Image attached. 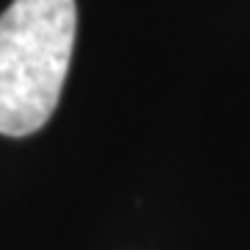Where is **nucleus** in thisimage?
<instances>
[{
  "label": "nucleus",
  "mask_w": 250,
  "mask_h": 250,
  "mask_svg": "<svg viewBox=\"0 0 250 250\" xmlns=\"http://www.w3.org/2000/svg\"><path fill=\"white\" fill-rule=\"evenodd\" d=\"M75 0H14L0 14V134L28 136L53 117L75 45Z\"/></svg>",
  "instance_id": "obj_1"
}]
</instances>
